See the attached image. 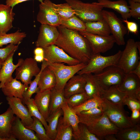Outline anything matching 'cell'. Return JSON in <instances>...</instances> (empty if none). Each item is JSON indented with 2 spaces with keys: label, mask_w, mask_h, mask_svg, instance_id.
<instances>
[{
  "label": "cell",
  "mask_w": 140,
  "mask_h": 140,
  "mask_svg": "<svg viewBox=\"0 0 140 140\" xmlns=\"http://www.w3.org/2000/svg\"><path fill=\"white\" fill-rule=\"evenodd\" d=\"M57 27L59 34L55 45L80 63L87 64L93 55L87 39L78 31L61 25Z\"/></svg>",
  "instance_id": "obj_1"
},
{
  "label": "cell",
  "mask_w": 140,
  "mask_h": 140,
  "mask_svg": "<svg viewBox=\"0 0 140 140\" xmlns=\"http://www.w3.org/2000/svg\"><path fill=\"white\" fill-rule=\"evenodd\" d=\"M65 1L74 9L75 15L85 23L96 21L103 18V8L96 2L84 3L79 0Z\"/></svg>",
  "instance_id": "obj_2"
},
{
  "label": "cell",
  "mask_w": 140,
  "mask_h": 140,
  "mask_svg": "<svg viewBox=\"0 0 140 140\" xmlns=\"http://www.w3.org/2000/svg\"><path fill=\"white\" fill-rule=\"evenodd\" d=\"M103 99L102 108L104 113L110 121L120 130L134 125L130 117L126 114L122 104H115Z\"/></svg>",
  "instance_id": "obj_3"
},
{
  "label": "cell",
  "mask_w": 140,
  "mask_h": 140,
  "mask_svg": "<svg viewBox=\"0 0 140 140\" xmlns=\"http://www.w3.org/2000/svg\"><path fill=\"white\" fill-rule=\"evenodd\" d=\"M122 52V51L119 50L115 54L107 56H102L100 53L93 55L85 66L77 74H95L108 67L117 66Z\"/></svg>",
  "instance_id": "obj_4"
},
{
  "label": "cell",
  "mask_w": 140,
  "mask_h": 140,
  "mask_svg": "<svg viewBox=\"0 0 140 140\" xmlns=\"http://www.w3.org/2000/svg\"><path fill=\"white\" fill-rule=\"evenodd\" d=\"M47 66L54 73L56 84L54 87L57 90H63L68 80L84 67L86 64L80 63L73 65H66L64 63H48Z\"/></svg>",
  "instance_id": "obj_5"
},
{
  "label": "cell",
  "mask_w": 140,
  "mask_h": 140,
  "mask_svg": "<svg viewBox=\"0 0 140 140\" xmlns=\"http://www.w3.org/2000/svg\"><path fill=\"white\" fill-rule=\"evenodd\" d=\"M139 42L133 39H129L125 49L122 51L117 66L126 74L132 71L140 62L137 48Z\"/></svg>",
  "instance_id": "obj_6"
},
{
  "label": "cell",
  "mask_w": 140,
  "mask_h": 140,
  "mask_svg": "<svg viewBox=\"0 0 140 140\" xmlns=\"http://www.w3.org/2000/svg\"><path fill=\"white\" fill-rule=\"evenodd\" d=\"M126 74L117 66L108 67L94 75L104 90L114 85H119L124 79Z\"/></svg>",
  "instance_id": "obj_7"
},
{
  "label": "cell",
  "mask_w": 140,
  "mask_h": 140,
  "mask_svg": "<svg viewBox=\"0 0 140 140\" xmlns=\"http://www.w3.org/2000/svg\"><path fill=\"white\" fill-rule=\"evenodd\" d=\"M85 125L89 131L99 140H104L107 135H115L120 130L110 121L104 113L99 118Z\"/></svg>",
  "instance_id": "obj_8"
},
{
  "label": "cell",
  "mask_w": 140,
  "mask_h": 140,
  "mask_svg": "<svg viewBox=\"0 0 140 140\" xmlns=\"http://www.w3.org/2000/svg\"><path fill=\"white\" fill-rule=\"evenodd\" d=\"M102 14L103 18L109 27L115 43L120 46L124 45L125 42L124 37L127 32V29L123 24L122 20L112 12L103 10Z\"/></svg>",
  "instance_id": "obj_9"
},
{
  "label": "cell",
  "mask_w": 140,
  "mask_h": 140,
  "mask_svg": "<svg viewBox=\"0 0 140 140\" xmlns=\"http://www.w3.org/2000/svg\"><path fill=\"white\" fill-rule=\"evenodd\" d=\"M78 32L89 41L93 55L107 52L112 48L115 43L112 35L102 36L90 33L86 31Z\"/></svg>",
  "instance_id": "obj_10"
},
{
  "label": "cell",
  "mask_w": 140,
  "mask_h": 140,
  "mask_svg": "<svg viewBox=\"0 0 140 140\" xmlns=\"http://www.w3.org/2000/svg\"><path fill=\"white\" fill-rule=\"evenodd\" d=\"M15 70V78L28 86L31 82L33 77H35L39 73L40 69L34 58L30 57L24 60Z\"/></svg>",
  "instance_id": "obj_11"
},
{
  "label": "cell",
  "mask_w": 140,
  "mask_h": 140,
  "mask_svg": "<svg viewBox=\"0 0 140 140\" xmlns=\"http://www.w3.org/2000/svg\"><path fill=\"white\" fill-rule=\"evenodd\" d=\"M44 60L48 63H66L73 65L79 61L68 55L62 49L55 44L43 48Z\"/></svg>",
  "instance_id": "obj_12"
},
{
  "label": "cell",
  "mask_w": 140,
  "mask_h": 140,
  "mask_svg": "<svg viewBox=\"0 0 140 140\" xmlns=\"http://www.w3.org/2000/svg\"><path fill=\"white\" fill-rule=\"evenodd\" d=\"M53 4L50 0H44L39 4L37 19L41 24L55 27L61 25V19L54 9Z\"/></svg>",
  "instance_id": "obj_13"
},
{
  "label": "cell",
  "mask_w": 140,
  "mask_h": 140,
  "mask_svg": "<svg viewBox=\"0 0 140 140\" xmlns=\"http://www.w3.org/2000/svg\"><path fill=\"white\" fill-rule=\"evenodd\" d=\"M118 87L127 96L140 101V78L135 74L131 73L126 74Z\"/></svg>",
  "instance_id": "obj_14"
},
{
  "label": "cell",
  "mask_w": 140,
  "mask_h": 140,
  "mask_svg": "<svg viewBox=\"0 0 140 140\" xmlns=\"http://www.w3.org/2000/svg\"><path fill=\"white\" fill-rule=\"evenodd\" d=\"M57 27L42 24L39 33L35 42L36 47L44 48L55 44L59 35Z\"/></svg>",
  "instance_id": "obj_15"
},
{
  "label": "cell",
  "mask_w": 140,
  "mask_h": 140,
  "mask_svg": "<svg viewBox=\"0 0 140 140\" xmlns=\"http://www.w3.org/2000/svg\"><path fill=\"white\" fill-rule=\"evenodd\" d=\"M6 99L9 107L14 114L20 119L23 125L25 126L30 125L33 122V118L30 115L27 107L22 103L21 99L14 97H6Z\"/></svg>",
  "instance_id": "obj_16"
},
{
  "label": "cell",
  "mask_w": 140,
  "mask_h": 140,
  "mask_svg": "<svg viewBox=\"0 0 140 140\" xmlns=\"http://www.w3.org/2000/svg\"><path fill=\"white\" fill-rule=\"evenodd\" d=\"M11 135L15 140H39L34 131L27 128L16 116L12 124Z\"/></svg>",
  "instance_id": "obj_17"
},
{
  "label": "cell",
  "mask_w": 140,
  "mask_h": 140,
  "mask_svg": "<svg viewBox=\"0 0 140 140\" xmlns=\"http://www.w3.org/2000/svg\"><path fill=\"white\" fill-rule=\"evenodd\" d=\"M15 53H11L8 56L4 61L0 70V89L13 78V73L24 60L22 58H20L17 63L15 65L13 62V57Z\"/></svg>",
  "instance_id": "obj_18"
},
{
  "label": "cell",
  "mask_w": 140,
  "mask_h": 140,
  "mask_svg": "<svg viewBox=\"0 0 140 140\" xmlns=\"http://www.w3.org/2000/svg\"><path fill=\"white\" fill-rule=\"evenodd\" d=\"M77 74L71 78L65 86L63 92L66 99L73 94L85 92L86 80L82 75Z\"/></svg>",
  "instance_id": "obj_19"
},
{
  "label": "cell",
  "mask_w": 140,
  "mask_h": 140,
  "mask_svg": "<svg viewBox=\"0 0 140 140\" xmlns=\"http://www.w3.org/2000/svg\"><path fill=\"white\" fill-rule=\"evenodd\" d=\"M14 115L9 107L0 114V140H15L11 135V127L15 117Z\"/></svg>",
  "instance_id": "obj_20"
},
{
  "label": "cell",
  "mask_w": 140,
  "mask_h": 140,
  "mask_svg": "<svg viewBox=\"0 0 140 140\" xmlns=\"http://www.w3.org/2000/svg\"><path fill=\"white\" fill-rule=\"evenodd\" d=\"M29 86L22 83L15 78H12L5 83L1 89L6 97H17L22 100L23 98L24 93L27 89Z\"/></svg>",
  "instance_id": "obj_21"
},
{
  "label": "cell",
  "mask_w": 140,
  "mask_h": 140,
  "mask_svg": "<svg viewBox=\"0 0 140 140\" xmlns=\"http://www.w3.org/2000/svg\"><path fill=\"white\" fill-rule=\"evenodd\" d=\"M102 7L112 9L121 14L123 20L128 19L131 16L130 9L127 3L125 0L112 1L110 0H98L96 2Z\"/></svg>",
  "instance_id": "obj_22"
},
{
  "label": "cell",
  "mask_w": 140,
  "mask_h": 140,
  "mask_svg": "<svg viewBox=\"0 0 140 140\" xmlns=\"http://www.w3.org/2000/svg\"><path fill=\"white\" fill-rule=\"evenodd\" d=\"M86 80L85 92L89 99L94 97L101 98L104 89L101 87L94 74H82Z\"/></svg>",
  "instance_id": "obj_23"
},
{
  "label": "cell",
  "mask_w": 140,
  "mask_h": 140,
  "mask_svg": "<svg viewBox=\"0 0 140 140\" xmlns=\"http://www.w3.org/2000/svg\"><path fill=\"white\" fill-rule=\"evenodd\" d=\"M13 9L6 4H0V34L6 33L12 28L15 15Z\"/></svg>",
  "instance_id": "obj_24"
},
{
  "label": "cell",
  "mask_w": 140,
  "mask_h": 140,
  "mask_svg": "<svg viewBox=\"0 0 140 140\" xmlns=\"http://www.w3.org/2000/svg\"><path fill=\"white\" fill-rule=\"evenodd\" d=\"M51 90H47L36 93L34 101L40 112L46 120L49 115Z\"/></svg>",
  "instance_id": "obj_25"
},
{
  "label": "cell",
  "mask_w": 140,
  "mask_h": 140,
  "mask_svg": "<svg viewBox=\"0 0 140 140\" xmlns=\"http://www.w3.org/2000/svg\"><path fill=\"white\" fill-rule=\"evenodd\" d=\"M56 84V79L54 73L47 66L41 72L38 84L40 92L51 90Z\"/></svg>",
  "instance_id": "obj_26"
},
{
  "label": "cell",
  "mask_w": 140,
  "mask_h": 140,
  "mask_svg": "<svg viewBox=\"0 0 140 140\" xmlns=\"http://www.w3.org/2000/svg\"><path fill=\"white\" fill-rule=\"evenodd\" d=\"M61 108L63 112V117L69 122L73 128V138L78 140L79 133L78 125L80 123L78 115L72 108L68 106L66 101L62 104Z\"/></svg>",
  "instance_id": "obj_27"
},
{
  "label": "cell",
  "mask_w": 140,
  "mask_h": 140,
  "mask_svg": "<svg viewBox=\"0 0 140 140\" xmlns=\"http://www.w3.org/2000/svg\"><path fill=\"white\" fill-rule=\"evenodd\" d=\"M86 31L92 34L102 36H107L111 33L109 27L103 18L96 21L85 23Z\"/></svg>",
  "instance_id": "obj_28"
},
{
  "label": "cell",
  "mask_w": 140,
  "mask_h": 140,
  "mask_svg": "<svg viewBox=\"0 0 140 140\" xmlns=\"http://www.w3.org/2000/svg\"><path fill=\"white\" fill-rule=\"evenodd\" d=\"M74 134L73 128L63 117L59 118L57 127V135L55 140H71Z\"/></svg>",
  "instance_id": "obj_29"
},
{
  "label": "cell",
  "mask_w": 140,
  "mask_h": 140,
  "mask_svg": "<svg viewBox=\"0 0 140 140\" xmlns=\"http://www.w3.org/2000/svg\"><path fill=\"white\" fill-rule=\"evenodd\" d=\"M126 96L125 93L119 89L118 85H114L104 90L101 98L114 103L122 104L123 101Z\"/></svg>",
  "instance_id": "obj_30"
},
{
  "label": "cell",
  "mask_w": 140,
  "mask_h": 140,
  "mask_svg": "<svg viewBox=\"0 0 140 140\" xmlns=\"http://www.w3.org/2000/svg\"><path fill=\"white\" fill-rule=\"evenodd\" d=\"M115 136L117 140H140V125L120 130Z\"/></svg>",
  "instance_id": "obj_31"
},
{
  "label": "cell",
  "mask_w": 140,
  "mask_h": 140,
  "mask_svg": "<svg viewBox=\"0 0 140 140\" xmlns=\"http://www.w3.org/2000/svg\"><path fill=\"white\" fill-rule=\"evenodd\" d=\"M63 114L61 109L50 115L46 120L48 123V128L46 130L47 135L50 140H55L57 135V127L60 117Z\"/></svg>",
  "instance_id": "obj_32"
},
{
  "label": "cell",
  "mask_w": 140,
  "mask_h": 140,
  "mask_svg": "<svg viewBox=\"0 0 140 140\" xmlns=\"http://www.w3.org/2000/svg\"><path fill=\"white\" fill-rule=\"evenodd\" d=\"M51 90L49 115L61 109V105L66 101L63 90H57L54 88Z\"/></svg>",
  "instance_id": "obj_33"
},
{
  "label": "cell",
  "mask_w": 140,
  "mask_h": 140,
  "mask_svg": "<svg viewBox=\"0 0 140 140\" xmlns=\"http://www.w3.org/2000/svg\"><path fill=\"white\" fill-rule=\"evenodd\" d=\"M26 36V34L19 30L10 33L0 34V47L8 44H20Z\"/></svg>",
  "instance_id": "obj_34"
},
{
  "label": "cell",
  "mask_w": 140,
  "mask_h": 140,
  "mask_svg": "<svg viewBox=\"0 0 140 140\" xmlns=\"http://www.w3.org/2000/svg\"><path fill=\"white\" fill-rule=\"evenodd\" d=\"M102 108L94 107L77 114L80 122L86 124L100 117L103 114Z\"/></svg>",
  "instance_id": "obj_35"
},
{
  "label": "cell",
  "mask_w": 140,
  "mask_h": 140,
  "mask_svg": "<svg viewBox=\"0 0 140 140\" xmlns=\"http://www.w3.org/2000/svg\"><path fill=\"white\" fill-rule=\"evenodd\" d=\"M48 65L46 62L44 60L42 62L40 72L35 76V78L32 81L30 85L23 93V98L22 100V103L24 104V102L28 99L31 98L32 95L35 93H37L40 91L38 87V84L40 75L43 69Z\"/></svg>",
  "instance_id": "obj_36"
},
{
  "label": "cell",
  "mask_w": 140,
  "mask_h": 140,
  "mask_svg": "<svg viewBox=\"0 0 140 140\" xmlns=\"http://www.w3.org/2000/svg\"><path fill=\"white\" fill-rule=\"evenodd\" d=\"M103 102V99L102 98L94 97L87 100L79 106L71 108L76 114H78L82 111L88 110L94 107L102 108Z\"/></svg>",
  "instance_id": "obj_37"
},
{
  "label": "cell",
  "mask_w": 140,
  "mask_h": 140,
  "mask_svg": "<svg viewBox=\"0 0 140 140\" xmlns=\"http://www.w3.org/2000/svg\"><path fill=\"white\" fill-rule=\"evenodd\" d=\"M60 25L78 32L85 31L86 30L85 23L75 15L69 19L61 20Z\"/></svg>",
  "instance_id": "obj_38"
},
{
  "label": "cell",
  "mask_w": 140,
  "mask_h": 140,
  "mask_svg": "<svg viewBox=\"0 0 140 140\" xmlns=\"http://www.w3.org/2000/svg\"><path fill=\"white\" fill-rule=\"evenodd\" d=\"M54 9L61 20L66 19L75 15L74 9L67 3L56 4L54 3Z\"/></svg>",
  "instance_id": "obj_39"
},
{
  "label": "cell",
  "mask_w": 140,
  "mask_h": 140,
  "mask_svg": "<svg viewBox=\"0 0 140 140\" xmlns=\"http://www.w3.org/2000/svg\"><path fill=\"white\" fill-rule=\"evenodd\" d=\"M28 109L29 113L31 117H34L39 120L43 124L46 130L48 128V124L46 120L41 115L35 104L33 99H28L24 103Z\"/></svg>",
  "instance_id": "obj_40"
},
{
  "label": "cell",
  "mask_w": 140,
  "mask_h": 140,
  "mask_svg": "<svg viewBox=\"0 0 140 140\" xmlns=\"http://www.w3.org/2000/svg\"><path fill=\"white\" fill-rule=\"evenodd\" d=\"M32 117L33 119L32 124L29 126L25 127L35 132L39 140H50L46 135V130L41 122L37 118L34 117Z\"/></svg>",
  "instance_id": "obj_41"
},
{
  "label": "cell",
  "mask_w": 140,
  "mask_h": 140,
  "mask_svg": "<svg viewBox=\"0 0 140 140\" xmlns=\"http://www.w3.org/2000/svg\"><path fill=\"white\" fill-rule=\"evenodd\" d=\"M89 99L85 92L73 94L66 99L68 106L71 107L79 106Z\"/></svg>",
  "instance_id": "obj_42"
},
{
  "label": "cell",
  "mask_w": 140,
  "mask_h": 140,
  "mask_svg": "<svg viewBox=\"0 0 140 140\" xmlns=\"http://www.w3.org/2000/svg\"><path fill=\"white\" fill-rule=\"evenodd\" d=\"M78 127L79 133L78 140H99L95 135L89 131L84 124L80 122Z\"/></svg>",
  "instance_id": "obj_43"
},
{
  "label": "cell",
  "mask_w": 140,
  "mask_h": 140,
  "mask_svg": "<svg viewBox=\"0 0 140 140\" xmlns=\"http://www.w3.org/2000/svg\"><path fill=\"white\" fill-rule=\"evenodd\" d=\"M19 45L11 43L5 47L0 48V58L4 61L11 53L16 51Z\"/></svg>",
  "instance_id": "obj_44"
},
{
  "label": "cell",
  "mask_w": 140,
  "mask_h": 140,
  "mask_svg": "<svg viewBox=\"0 0 140 140\" xmlns=\"http://www.w3.org/2000/svg\"><path fill=\"white\" fill-rule=\"evenodd\" d=\"M123 105H127L131 110L134 109L140 110V101L136 99L126 96L122 103Z\"/></svg>",
  "instance_id": "obj_45"
},
{
  "label": "cell",
  "mask_w": 140,
  "mask_h": 140,
  "mask_svg": "<svg viewBox=\"0 0 140 140\" xmlns=\"http://www.w3.org/2000/svg\"><path fill=\"white\" fill-rule=\"evenodd\" d=\"M130 14L132 17L137 20L140 18V3L134 2L129 0Z\"/></svg>",
  "instance_id": "obj_46"
},
{
  "label": "cell",
  "mask_w": 140,
  "mask_h": 140,
  "mask_svg": "<svg viewBox=\"0 0 140 140\" xmlns=\"http://www.w3.org/2000/svg\"><path fill=\"white\" fill-rule=\"evenodd\" d=\"M122 21L127 24V29L129 31L135 34L138 33V27L137 24L133 22L129 21L128 19H122Z\"/></svg>",
  "instance_id": "obj_47"
},
{
  "label": "cell",
  "mask_w": 140,
  "mask_h": 140,
  "mask_svg": "<svg viewBox=\"0 0 140 140\" xmlns=\"http://www.w3.org/2000/svg\"><path fill=\"white\" fill-rule=\"evenodd\" d=\"M132 114L130 117L134 124L139 123L140 120V110L134 109L131 110Z\"/></svg>",
  "instance_id": "obj_48"
},
{
  "label": "cell",
  "mask_w": 140,
  "mask_h": 140,
  "mask_svg": "<svg viewBox=\"0 0 140 140\" xmlns=\"http://www.w3.org/2000/svg\"><path fill=\"white\" fill-rule=\"evenodd\" d=\"M29 0H6V5H8L12 8L16 5L22 2ZM40 3L43 2L44 0H38Z\"/></svg>",
  "instance_id": "obj_49"
},
{
  "label": "cell",
  "mask_w": 140,
  "mask_h": 140,
  "mask_svg": "<svg viewBox=\"0 0 140 140\" xmlns=\"http://www.w3.org/2000/svg\"><path fill=\"white\" fill-rule=\"evenodd\" d=\"M34 55H44V51L43 48L40 47H37L34 50Z\"/></svg>",
  "instance_id": "obj_50"
},
{
  "label": "cell",
  "mask_w": 140,
  "mask_h": 140,
  "mask_svg": "<svg viewBox=\"0 0 140 140\" xmlns=\"http://www.w3.org/2000/svg\"><path fill=\"white\" fill-rule=\"evenodd\" d=\"M130 73L135 74L140 78V62L136 67Z\"/></svg>",
  "instance_id": "obj_51"
},
{
  "label": "cell",
  "mask_w": 140,
  "mask_h": 140,
  "mask_svg": "<svg viewBox=\"0 0 140 140\" xmlns=\"http://www.w3.org/2000/svg\"><path fill=\"white\" fill-rule=\"evenodd\" d=\"M104 140H117L116 138L115 135L111 134L106 136Z\"/></svg>",
  "instance_id": "obj_52"
},
{
  "label": "cell",
  "mask_w": 140,
  "mask_h": 140,
  "mask_svg": "<svg viewBox=\"0 0 140 140\" xmlns=\"http://www.w3.org/2000/svg\"><path fill=\"white\" fill-rule=\"evenodd\" d=\"M44 55H34V59L37 62H42L44 60Z\"/></svg>",
  "instance_id": "obj_53"
},
{
  "label": "cell",
  "mask_w": 140,
  "mask_h": 140,
  "mask_svg": "<svg viewBox=\"0 0 140 140\" xmlns=\"http://www.w3.org/2000/svg\"><path fill=\"white\" fill-rule=\"evenodd\" d=\"M4 61L0 58V70L2 67Z\"/></svg>",
  "instance_id": "obj_54"
},
{
  "label": "cell",
  "mask_w": 140,
  "mask_h": 140,
  "mask_svg": "<svg viewBox=\"0 0 140 140\" xmlns=\"http://www.w3.org/2000/svg\"><path fill=\"white\" fill-rule=\"evenodd\" d=\"M131 0L134 2L140 3V0Z\"/></svg>",
  "instance_id": "obj_55"
}]
</instances>
